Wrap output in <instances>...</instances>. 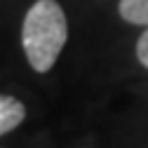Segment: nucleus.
<instances>
[{"instance_id":"3","label":"nucleus","mask_w":148,"mask_h":148,"mask_svg":"<svg viewBox=\"0 0 148 148\" xmlns=\"http://www.w3.org/2000/svg\"><path fill=\"white\" fill-rule=\"evenodd\" d=\"M120 16L129 24L148 28V0H120Z\"/></svg>"},{"instance_id":"1","label":"nucleus","mask_w":148,"mask_h":148,"mask_svg":"<svg viewBox=\"0 0 148 148\" xmlns=\"http://www.w3.org/2000/svg\"><path fill=\"white\" fill-rule=\"evenodd\" d=\"M68 40L66 14L57 0H38L24 16L21 45L35 73H47L57 64Z\"/></svg>"},{"instance_id":"2","label":"nucleus","mask_w":148,"mask_h":148,"mask_svg":"<svg viewBox=\"0 0 148 148\" xmlns=\"http://www.w3.org/2000/svg\"><path fill=\"white\" fill-rule=\"evenodd\" d=\"M26 118V108L19 99L0 94V136L16 129Z\"/></svg>"},{"instance_id":"4","label":"nucleus","mask_w":148,"mask_h":148,"mask_svg":"<svg viewBox=\"0 0 148 148\" xmlns=\"http://www.w3.org/2000/svg\"><path fill=\"white\" fill-rule=\"evenodd\" d=\"M136 59L141 61V66L148 68V28L141 33V38L136 42Z\"/></svg>"}]
</instances>
